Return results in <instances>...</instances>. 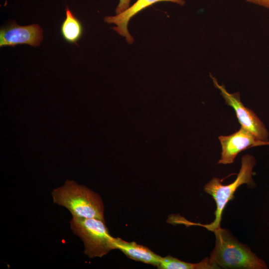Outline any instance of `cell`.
<instances>
[{
	"mask_svg": "<svg viewBox=\"0 0 269 269\" xmlns=\"http://www.w3.org/2000/svg\"><path fill=\"white\" fill-rule=\"evenodd\" d=\"M43 30L37 24L20 26L12 22L0 29V47H13L17 44L38 46L43 39Z\"/></svg>",
	"mask_w": 269,
	"mask_h": 269,
	"instance_id": "obj_7",
	"label": "cell"
},
{
	"mask_svg": "<svg viewBox=\"0 0 269 269\" xmlns=\"http://www.w3.org/2000/svg\"><path fill=\"white\" fill-rule=\"evenodd\" d=\"M215 246L210 261L216 269H267L265 262L259 258L246 245L239 242L226 229L213 231Z\"/></svg>",
	"mask_w": 269,
	"mask_h": 269,
	"instance_id": "obj_1",
	"label": "cell"
},
{
	"mask_svg": "<svg viewBox=\"0 0 269 269\" xmlns=\"http://www.w3.org/2000/svg\"><path fill=\"white\" fill-rule=\"evenodd\" d=\"M51 194L54 203L66 207L73 217L104 220L101 197L86 187L67 181L54 189Z\"/></svg>",
	"mask_w": 269,
	"mask_h": 269,
	"instance_id": "obj_2",
	"label": "cell"
},
{
	"mask_svg": "<svg viewBox=\"0 0 269 269\" xmlns=\"http://www.w3.org/2000/svg\"><path fill=\"white\" fill-rule=\"evenodd\" d=\"M160 269H216L210 259L206 258L198 263H187L170 256L161 257L157 267Z\"/></svg>",
	"mask_w": 269,
	"mask_h": 269,
	"instance_id": "obj_11",
	"label": "cell"
},
{
	"mask_svg": "<svg viewBox=\"0 0 269 269\" xmlns=\"http://www.w3.org/2000/svg\"><path fill=\"white\" fill-rule=\"evenodd\" d=\"M130 2L131 0H120L119 3L115 10L116 14H118L123 12L129 7Z\"/></svg>",
	"mask_w": 269,
	"mask_h": 269,
	"instance_id": "obj_12",
	"label": "cell"
},
{
	"mask_svg": "<svg viewBox=\"0 0 269 269\" xmlns=\"http://www.w3.org/2000/svg\"><path fill=\"white\" fill-rule=\"evenodd\" d=\"M247 1L269 8V0H246Z\"/></svg>",
	"mask_w": 269,
	"mask_h": 269,
	"instance_id": "obj_13",
	"label": "cell"
},
{
	"mask_svg": "<svg viewBox=\"0 0 269 269\" xmlns=\"http://www.w3.org/2000/svg\"><path fill=\"white\" fill-rule=\"evenodd\" d=\"M65 11L66 17L60 28L61 35L67 42L77 44L83 34L82 24L68 7Z\"/></svg>",
	"mask_w": 269,
	"mask_h": 269,
	"instance_id": "obj_10",
	"label": "cell"
},
{
	"mask_svg": "<svg viewBox=\"0 0 269 269\" xmlns=\"http://www.w3.org/2000/svg\"><path fill=\"white\" fill-rule=\"evenodd\" d=\"M218 138L222 148L218 163L223 164L232 163L240 152L248 148L269 144L242 127L236 132L228 135H220Z\"/></svg>",
	"mask_w": 269,
	"mask_h": 269,
	"instance_id": "obj_6",
	"label": "cell"
},
{
	"mask_svg": "<svg viewBox=\"0 0 269 269\" xmlns=\"http://www.w3.org/2000/svg\"><path fill=\"white\" fill-rule=\"evenodd\" d=\"M70 227L83 242L84 254L90 258H101L116 249L115 238L110 234L103 220L73 217Z\"/></svg>",
	"mask_w": 269,
	"mask_h": 269,
	"instance_id": "obj_4",
	"label": "cell"
},
{
	"mask_svg": "<svg viewBox=\"0 0 269 269\" xmlns=\"http://www.w3.org/2000/svg\"><path fill=\"white\" fill-rule=\"evenodd\" d=\"M256 163V159L253 155H244L242 157L241 169L235 181L229 184L224 185L219 178L213 177L205 185L204 191L213 197L216 204L215 218L212 222L207 224L187 223L185 221L183 223L202 226L212 232L220 228L224 210L228 203L234 199V193L237 188L244 184H247L250 187L255 186L252 173Z\"/></svg>",
	"mask_w": 269,
	"mask_h": 269,
	"instance_id": "obj_3",
	"label": "cell"
},
{
	"mask_svg": "<svg viewBox=\"0 0 269 269\" xmlns=\"http://www.w3.org/2000/svg\"><path fill=\"white\" fill-rule=\"evenodd\" d=\"M161 1L172 2L180 5L185 4L184 0H137L123 12L114 16H107L104 18V20L108 23L115 24L116 26L112 29L125 37L129 43L132 44L134 39L128 29V24L130 19L145 8Z\"/></svg>",
	"mask_w": 269,
	"mask_h": 269,
	"instance_id": "obj_8",
	"label": "cell"
},
{
	"mask_svg": "<svg viewBox=\"0 0 269 269\" xmlns=\"http://www.w3.org/2000/svg\"><path fill=\"white\" fill-rule=\"evenodd\" d=\"M210 76L214 86L219 90L226 104L234 110L241 127L250 131L259 139L269 142V133L265 125L252 110L244 105L241 101L240 93H229L223 85L218 83L212 74Z\"/></svg>",
	"mask_w": 269,
	"mask_h": 269,
	"instance_id": "obj_5",
	"label": "cell"
},
{
	"mask_svg": "<svg viewBox=\"0 0 269 269\" xmlns=\"http://www.w3.org/2000/svg\"><path fill=\"white\" fill-rule=\"evenodd\" d=\"M116 249L120 250L128 258L158 267L161 257L156 254L146 247L134 242H128L120 238H115Z\"/></svg>",
	"mask_w": 269,
	"mask_h": 269,
	"instance_id": "obj_9",
	"label": "cell"
}]
</instances>
